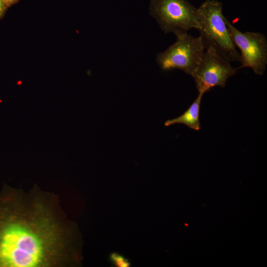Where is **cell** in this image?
I'll return each mask as SVG.
<instances>
[{"label":"cell","mask_w":267,"mask_h":267,"mask_svg":"<svg viewBox=\"0 0 267 267\" xmlns=\"http://www.w3.org/2000/svg\"><path fill=\"white\" fill-rule=\"evenodd\" d=\"M67 239L61 220L45 200L21 196L7 186L0 191V267L62 265Z\"/></svg>","instance_id":"cell-1"},{"label":"cell","mask_w":267,"mask_h":267,"mask_svg":"<svg viewBox=\"0 0 267 267\" xmlns=\"http://www.w3.org/2000/svg\"><path fill=\"white\" fill-rule=\"evenodd\" d=\"M197 16L205 49L211 47L228 62H240V54L231 39L222 2L205 0L197 8Z\"/></svg>","instance_id":"cell-2"},{"label":"cell","mask_w":267,"mask_h":267,"mask_svg":"<svg viewBox=\"0 0 267 267\" xmlns=\"http://www.w3.org/2000/svg\"><path fill=\"white\" fill-rule=\"evenodd\" d=\"M150 14L165 34L199 29L197 8L188 0H151Z\"/></svg>","instance_id":"cell-3"},{"label":"cell","mask_w":267,"mask_h":267,"mask_svg":"<svg viewBox=\"0 0 267 267\" xmlns=\"http://www.w3.org/2000/svg\"><path fill=\"white\" fill-rule=\"evenodd\" d=\"M177 41L157 55L156 61L164 71L179 69L191 76L205 51L200 37H194L187 32L176 35Z\"/></svg>","instance_id":"cell-4"},{"label":"cell","mask_w":267,"mask_h":267,"mask_svg":"<svg viewBox=\"0 0 267 267\" xmlns=\"http://www.w3.org/2000/svg\"><path fill=\"white\" fill-rule=\"evenodd\" d=\"M225 22L233 44L240 51L241 65L237 69L250 68L256 74L263 75L267 65V40L265 35L258 32H241L226 17Z\"/></svg>","instance_id":"cell-5"},{"label":"cell","mask_w":267,"mask_h":267,"mask_svg":"<svg viewBox=\"0 0 267 267\" xmlns=\"http://www.w3.org/2000/svg\"><path fill=\"white\" fill-rule=\"evenodd\" d=\"M237 70L210 47L205 50L200 63L191 76L199 93L204 94L216 86L225 87L227 80Z\"/></svg>","instance_id":"cell-6"},{"label":"cell","mask_w":267,"mask_h":267,"mask_svg":"<svg viewBox=\"0 0 267 267\" xmlns=\"http://www.w3.org/2000/svg\"><path fill=\"white\" fill-rule=\"evenodd\" d=\"M204 94L199 93L196 99L189 107L180 116L166 121L165 126H169L175 124H183L196 131L200 129L199 114L201 102Z\"/></svg>","instance_id":"cell-7"},{"label":"cell","mask_w":267,"mask_h":267,"mask_svg":"<svg viewBox=\"0 0 267 267\" xmlns=\"http://www.w3.org/2000/svg\"><path fill=\"white\" fill-rule=\"evenodd\" d=\"M109 259L112 263L116 267H128L130 266L129 261L118 253H112L110 255Z\"/></svg>","instance_id":"cell-8"},{"label":"cell","mask_w":267,"mask_h":267,"mask_svg":"<svg viewBox=\"0 0 267 267\" xmlns=\"http://www.w3.org/2000/svg\"><path fill=\"white\" fill-rule=\"evenodd\" d=\"M7 8L2 0H0V20L4 16Z\"/></svg>","instance_id":"cell-9"},{"label":"cell","mask_w":267,"mask_h":267,"mask_svg":"<svg viewBox=\"0 0 267 267\" xmlns=\"http://www.w3.org/2000/svg\"><path fill=\"white\" fill-rule=\"evenodd\" d=\"M2 0L7 7H9L14 5V4H15L19 1V0Z\"/></svg>","instance_id":"cell-10"}]
</instances>
